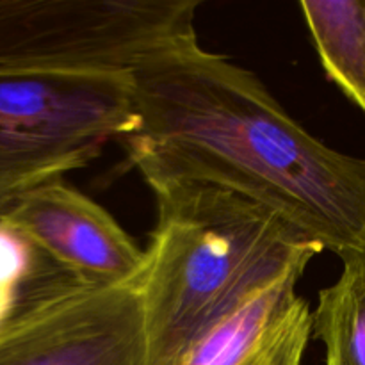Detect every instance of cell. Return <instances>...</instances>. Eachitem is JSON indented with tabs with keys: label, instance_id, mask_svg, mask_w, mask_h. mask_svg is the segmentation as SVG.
<instances>
[{
	"label": "cell",
	"instance_id": "52a82bcc",
	"mask_svg": "<svg viewBox=\"0 0 365 365\" xmlns=\"http://www.w3.org/2000/svg\"><path fill=\"white\" fill-rule=\"evenodd\" d=\"M292 271L217 324L175 365H302L312 337V310Z\"/></svg>",
	"mask_w": 365,
	"mask_h": 365
},
{
	"label": "cell",
	"instance_id": "30bf717a",
	"mask_svg": "<svg viewBox=\"0 0 365 365\" xmlns=\"http://www.w3.org/2000/svg\"><path fill=\"white\" fill-rule=\"evenodd\" d=\"M52 266L41 250L0 217V335Z\"/></svg>",
	"mask_w": 365,
	"mask_h": 365
},
{
	"label": "cell",
	"instance_id": "277c9868",
	"mask_svg": "<svg viewBox=\"0 0 365 365\" xmlns=\"http://www.w3.org/2000/svg\"><path fill=\"white\" fill-rule=\"evenodd\" d=\"M196 0H0V73L128 71L196 38Z\"/></svg>",
	"mask_w": 365,
	"mask_h": 365
},
{
	"label": "cell",
	"instance_id": "5b68a950",
	"mask_svg": "<svg viewBox=\"0 0 365 365\" xmlns=\"http://www.w3.org/2000/svg\"><path fill=\"white\" fill-rule=\"evenodd\" d=\"M0 365H148L139 287L84 284L53 264L0 335Z\"/></svg>",
	"mask_w": 365,
	"mask_h": 365
},
{
	"label": "cell",
	"instance_id": "8992f818",
	"mask_svg": "<svg viewBox=\"0 0 365 365\" xmlns=\"http://www.w3.org/2000/svg\"><path fill=\"white\" fill-rule=\"evenodd\" d=\"M0 217L84 284L141 285L148 266L146 250L103 207L61 180L24 192Z\"/></svg>",
	"mask_w": 365,
	"mask_h": 365
},
{
	"label": "cell",
	"instance_id": "6da1fadb",
	"mask_svg": "<svg viewBox=\"0 0 365 365\" xmlns=\"http://www.w3.org/2000/svg\"><path fill=\"white\" fill-rule=\"evenodd\" d=\"M130 75L138 125L121 139L146 182L221 185L341 259L365 252V157L309 134L252 71L192 38Z\"/></svg>",
	"mask_w": 365,
	"mask_h": 365
},
{
	"label": "cell",
	"instance_id": "7a4b0ae2",
	"mask_svg": "<svg viewBox=\"0 0 365 365\" xmlns=\"http://www.w3.org/2000/svg\"><path fill=\"white\" fill-rule=\"evenodd\" d=\"M139 285L148 365H175L260 291L323 252L267 207L209 182L155 178Z\"/></svg>",
	"mask_w": 365,
	"mask_h": 365
},
{
	"label": "cell",
	"instance_id": "3957f363",
	"mask_svg": "<svg viewBox=\"0 0 365 365\" xmlns=\"http://www.w3.org/2000/svg\"><path fill=\"white\" fill-rule=\"evenodd\" d=\"M138 125L128 71L0 73V212Z\"/></svg>",
	"mask_w": 365,
	"mask_h": 365
},
{
	"label": "cell",
	"instance_id": "9c48e42d",
	"mask_svg": "<svg viewBox=\"0 0 365 365\" xmlns=\"http://www.w3.org/2000/svg\"><path fill=\"white\" fill-rule=\"evenodd\" d=\"M341 260V277L317 296L312 335L323 342L324 365H365V252Z\"/></svg>",
	"mask_w": 365,
	"mask_h": 365
},
{
	"label": "cell",
	"instance_id": "ba28073f",
	"mask_svg": "<svg viewBox=\"0 0 365 365\" xmlns=\"http://www.w3.org/2000/svg\"><path fill=\"white\" fill-rule=\"evenodd\" d=\"M299 7L330 81L365 110V2L302 0Z\"/></svg>",
	"mask_w": 365,
	"mask_h": 365
}]
</instances>
